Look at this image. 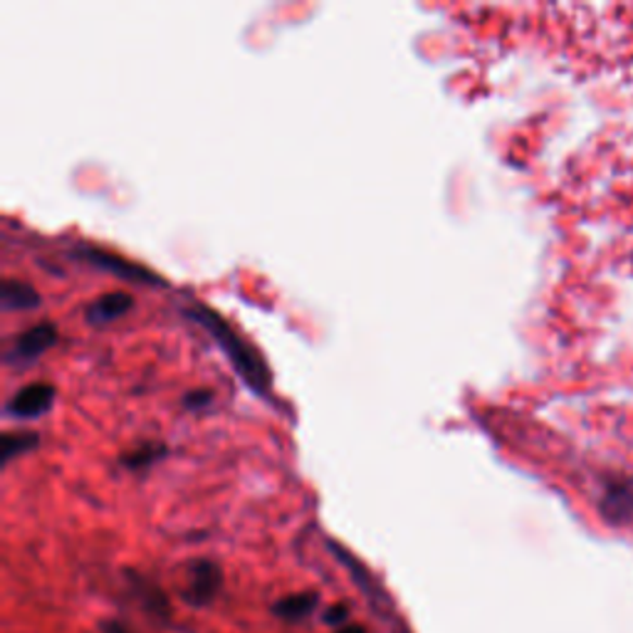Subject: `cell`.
<instances>
[{
  "label": "cell",
  "instance_id": "obj_1",
  "mask_svg": "<svg viewBox=\"0 0 633 633\" xmlns=\"http://www.w3.org/2000/svg\"><path fill=\"white\" fill-rule=\"evenodd\" d=\"M188 312L194 314V320L201 322L203 327L213 334L215 342H219L225 355H228V359L233 361V367L243 374V378H246L256 392H265L268 372H265V367H262L260 357L228 327V324L223 322V316L206 310V307H196V310H188Z\"/></svg>",
  "mask_w": 633,
  "mask_h": 633
},
{
  "label": "cell",
  "instance_id": "obj_2",
  "mask_svg": "<svg viewBox=\"0 0 633 633\" xmlns=\"http://www.w3.org/2000/svg\"><path fill=\"white\" fill-rule=\"evenodd\" d=\"M223 586L221 567L211 559H198L186 572L184 599L191 606H208L219 596Z\"/></svg>",
  "mask_w": 633,
  "mask_h": 633
},
{
  "label": "cell",
  "instance_id": "obj_3",
  "mask_svg": "<svg viewBox=\"0 0 633 633\" xmlns=\"http://www.w3.org/2000/svg\"><path fill=\"white\" fill-rule=\"evenodd\" d=\"M52 401H55V386L42 382L28 384L8 404V413L15 415V419H35V415H42L48 411Z\"/></svg>",
  "mask_w": 633,
  "mask_h": 633
},
{
  "label": "cell",
  "instance_id": "obj_4",
  "mask_svg": "<svg viewBox=\"0 0 633 633\" xmlns=\"http://www.w3.org/2000/svg\"><path fill=\"white\" fill-rule=\"evenodd\" d=\"M58 339V330L55 324L45 322V324H35L28 332H23L21 337L15 339L13 349L8 351V359L11 361H33L35 357H40L45 349H50L55 345Z\"/></svg>",
  "mask_w": 633,
  "mask_h": 633
},
{
  "label": "cell",
  "instance_id": "obj_5",
  "mask_svg": "<svg viewBox=\"0 0 633 633\" xmlns=\"http://www.w3.org/2000/svg\"><path fill=\"white\" fill-rule=\"evenodd\" d=\"M77 252L83 256V260L92 262V265H97V268L112 270V273H116L120 277L139 280V283H149V285L159 283V277L153 273H149V270H144L139 265H132L129 260L116 258V256H112V252H104V250H97V248H79Z\"/></svg>",
  "mask_w": 633,
  "mask_h": 633
},
{
  "label": "cell",
  "instance_id": "obj_6",
  "mask_svg": "<svg viewBox=\"0 0 633 633\" xmlns=\"http://www.w3.org/2000/svg\"><path fill=\"white\" fill-rule=\"evenodd\" d=\"M134 307V300L124 293H110L104 297H99L92 305L87 307V320L92 324H107L124 316Z\"/></svg>",
  "mask_w": 633,
  "mask_h": 633
},
{
  "label": "cell",
  "instance_id": "obj_7",
  "mask_svg": "<svg viewBox=\"0 0 633 633\" xmlns=\"http://www.w3.org/2000/svg\"><path fill=\"white\" fill-rule=\"evenodd\" d=\"M316 604H320V596H316L314 592L289 594V596H283L280 601H275L273 613L285 621H300L305 617H310V613L316 609Z\"/></svg>",
  "mask_w": 633,
  "mask_h": 633
},
{
  "label": "cell",
  "instance_id": "obj_8",
  "mask_svg": "<svg viewBox=\"0 0 633 633\" xmlns=\"http://www.w3.org/2000/svg\"><path fill=\"white\" fill-rule=\"evenodd\" d=\"M3 307L5 310H33L40 305V295L28 283L8 277L3 283Z\"/></svg>",
  "mask_w": 633,
  "mask_h": 633
},
{
  "label": "cell",
  "instance_id": "obj_9",
  "mask_svg": "<svg viewBox=\"0 0 633 633\" xmlns=\"http://www.w3.org/2000/svg\"><path fill=\"white\" fill-rule=\"evenodd\" d=\"M38 446V436L35 433H5L3 446H0V456L8 463V460L21 456L23 450H30Z\"/></svg>",
  "mask_w": 633,
  "mask_h": 633
},
{
  "label": "cell",
  "instance_id": "obj_10",
  "mask_svg": "<svg viewBox=\"0 0 633 633\" xmlns=\"http://www.w3.org/2000/svg\"><path fill=\"white\" fill-rule=\"evenodd\" d=\"M324 623H330V626H334V629L347 626V623H349V609L345 604L332 606V609L324 613Z\"/></svg>",
  "mask_w": 633,
  "mask_h": 633
},
{
  "label": "cell",
  "instance_id": "obj_11",
  "mask_svg": "<svg viewBox=\"0 0 633 633\" xmlns=\"http://www.w3.org/2000/svg\"><path fill=\"white\" fill-rule=\"evenodd\" d=\"M102 633H129V631H126L120 621H104Z\"/></svg>",
  "mask_w": 633,
  "mask_h": 633
},
{
  "label": "cell",
  "instance_id": "obj_12",
  "mask_svg": "<svg viewBox=\"0 0 633 633\" xmlns=\"http://www.w3.org/2000/svg\"><path fill=\"white\" fill-rule=\"evenodd\" d=\"M337 633H369L361 623H347V626H342L337 629Z\"/></svg>",
  "mask_w": 633,
  "mask_h": 633
}]
</instances>
